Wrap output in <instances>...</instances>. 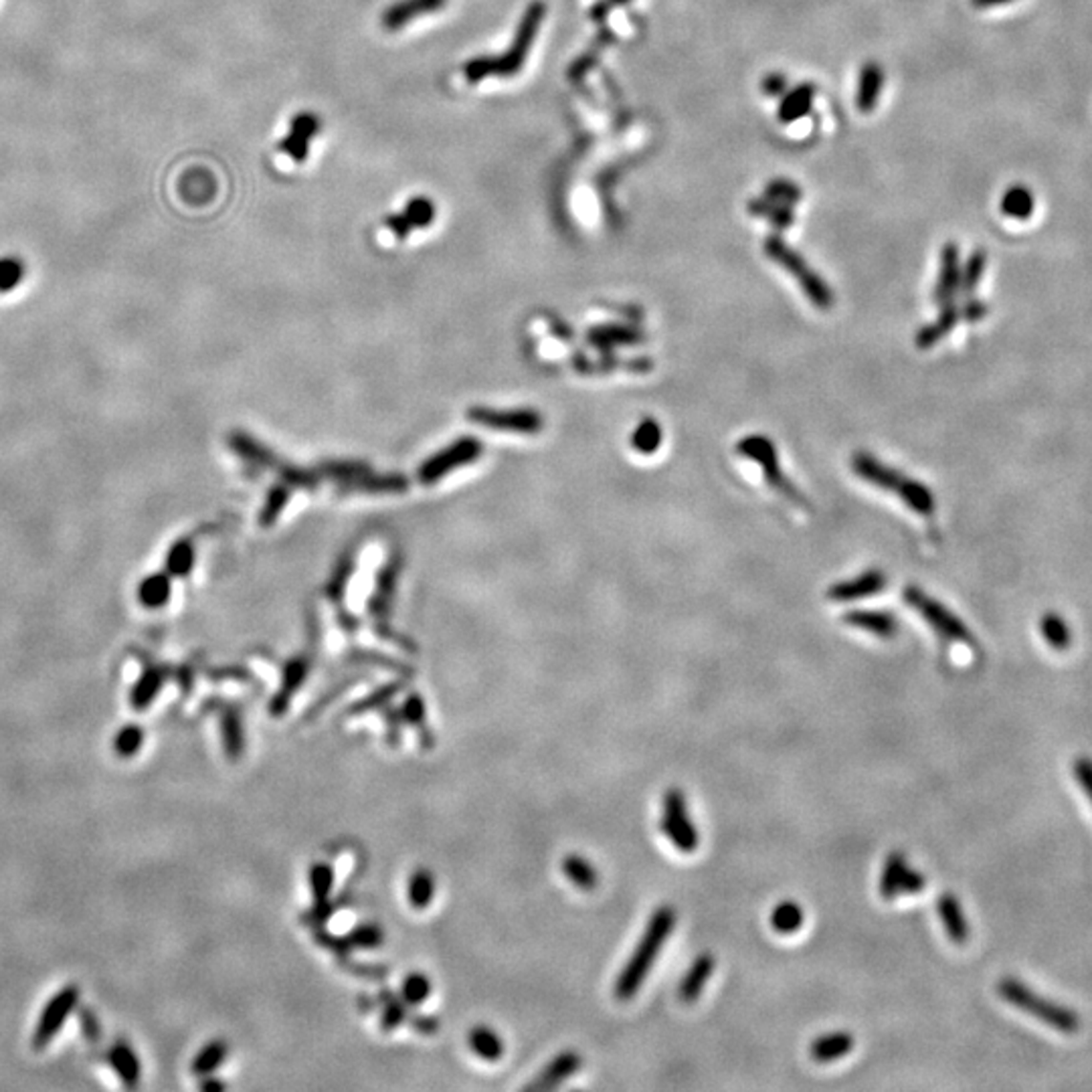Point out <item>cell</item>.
Masks as SVG:
<instances>
[{
	"label": "cell",
	"mask_w": 1092,
	"mask_h": 1092,
	"mask_svg": "<svg viewBox=\"0 0 1092 1092\" xmlns=\"http://www.w3.org/2000/svg\"><path fill=\"white\" fill-rule=\"evenodd\" d=\"M674 925H676V910L672 906L664 905L651 914L636 950H633V955L622 969L618 981H615L613 992L620 1001H627L638 994L647 973L651 972V967H654L662 947L666 945L667 937L672 935Z\"/></svg>",
	"instance_id": "obj_1"
},
{
	"label": "cell",
	"mask_w": 1092,
	"mask_h": 1092,
	"mask_svg": "<svg viewBox=\"0 0 1092 1092\" xmlns=\"http://www.w3.org/2000/svg\"><path fill=\"white\" fill-rule=\"evenodd\" d=\"M544 14H546V7L540 0L536 3H531L526 9V12L522 14V21L516 29V34L513 39V45L508 47V51L504 55H494V57H478V59H471L464 65V77L470 83H478L482 79L488 77H513L516 76V72H520L528 53H531L536 34L540 31V25L544 21Z\"/></svg>",
	"instance_id": "obj_2"
},
{
	"label": "cell",
	"mask_w": 1092,
	"mask_h": 1092,
	"mask_svg": "<svg viewBox=\"0 0 1092 1092\" xmlns=\"http://www.w3.org/2000/svg\"><path fill=\"white\" fill-rule=\"evenodd\" d=\"M852 471L860 480L868 482L878 490L894 491L898 498L908 504L914 513L921 516H930L935 513V498H932V491L925 484L908 478V475L896 471L894 468L885 466L870 453L864 451L854 453Z\"/></svg>",
	"instance_id": "obj_3"
},
{
	"label": "cell",
	"mask_w": 1092,
	"mask_h": 1092,
	"mask_svg": "<svg viewBox=\"0 0 1092 1092\" xmlns=\"http://www.w3.org/2000/svg\"><path fill=\"white\" fill-rule=\"evenodd\" d=\"M763 251L773 263H777V266L783 268L789 275H796L801 292L818 310L834 308L836 299L832 288L827 286V281L809 268L807 261L794 248H789L779 235H769L763 243Z\"/></svg>",
	"instance_id": "obj_4"
},
{
	"label": "cell",
	"mask_w": 1092,
	"mask_h": 1092,
	"mask_svg": "<svg viewBox=\"0 0 1092 1092\" xmlns=\"http://www.w3.org/2000/svg\"><path fill=\"white\" fill-rule=\"evenodd\" d=\"M997 994L1001 999L1012 1003L1014 1008L1024 1010L1026 1014L1042 1019L1044 1024L1052 1026L1062 1034H1077L1081 1028V1019L1074 1014V1010L1060 1006V1003L1044 999L1042 995L1034 994L1028 985L1014 977H1006L997 983Z\"/></svg>",
	"instance_id": "obj_5"
},
{
	"label": "cell",
	"mask_w": 1092,
	"mask_h": 1092,
	"mask_svg": "<svg viewBox=\"0 0 1092 1092\" xmlns=\"http://www.w3.org/2000/svg\"><path fill=\"white\" fill-rule=\"evenodd\" d=\"M736 451L745 457H749V460H753L756 466L763 470L765 482L775 491H777V494H781L789 502H794L805 510L809 508V502L805 500V496L796 488V484H791L787 480V475L783 473L781 464H779V453H777V449H775V446L769 437L749 435L736 444Z\"/></svg>",
	"instance_id": "obj_6"
},
{
	"label": "cell",
	"mask_w": 1092,
	"mask_h": 1092,
	"mask_svg": "<svg viewBox=\"0 0 1092 1092\" xmlns=\"http://www.w3.org/2000/svg\"><path fill=\"white\" fill-rule=\"evenodd\" d=\"M903 599L910 609L917 611L921 618L947 642L965 644L969 647L975 645L973 633L967 629V625L957 618V615L953 611H949L943 603L935 601L932 597H928L919 587H905Z\"/></svg>",
	"instance_id": "obj_7"
},
{
	"label": "cell",
	"mask_w": 1092,
	"mask_h": 1092,
	"mask_svg": "<svg viewBox=\"0 0 1092 1092\" xmlns=\"http://www.w3.org/2000/svg\"><path fill=\"white\" fill-rule=\"evenodd\" d=\"M662 834L674 843V848L682 854H692L698 843V827L692 823L686 796L680 789H667L664 796V816L660 821Z\"/></svg>",
	"instance_id": "obj_8"
},
{
	"label": "cell",
	"mask_w": 1092,
	"mask_h": 1092,
	"mask_svg": "<svg viewBox=\"0 0 1092 1092\" xmlns=\"http://www.w3.org/2000/svg\"><path fill=\"white\" fill-rule=\"evenodd\" d=\"M77 1001H79L77 985H65V988H61L45 1003L37 1021V1028H34V1034L31 1037L33 1050H45L53 1040H55V1036L61 1032L67 1017L76 1012Z\"/></svg>",
	"instance_id": "obj_9"
},
{
	"label": "cell",
	"mask_w": 1092,
	"mask_h": 1092,
	"mask_svg": "<svg viewBox=\"0 0 1092 1092\" xmlns=\"http://www.w3.org/2000/svg\"><path fill=\"white\" fill-rule=\"evenodd\" d=\"M961 286V255L957 243H945L941 250V270L935 286V302L939 306H947L955 302V295Z\"/></svg>",
	"instance_id": "obj_10"
},
{
	"label": "cell",
	"mask_w": 1092,
	"mask_h": 1092,
	"mask_svg": "<svg viewBox=\"0 0 1092 1092\" xmlns=\"http://www.w3.org/2000/svg\"><path fill=\"white\" fill-rule=\"evenodd\" d=\"M885 587H886V575L883 571L872 569V571L862 573L854 579L836 583L834 587H830V591H827V597H830L832 601H838V603H848V601H858V599H866V597L883 593Z\"/></svg>",
	"instance_id": "obj_11"
},
{
	"label": "cell",
	"mask_w": 1092,
	"mask_h": 1092,
	"mask_svg": "<svg viewBox=\"0 0 1092 1092\" xmlns=\"http://www.w3.org/2000/svg\"><path fill=\"white\" fill-rule=\"evenodd\" d=\"M580 1066H583V1059H580L575 1050L560 1052L558 1056H555L549 1064L542 1068V1072L538 1074L536 1081H533L531 1084H526V1090L557 1088L558 1084L569 1081L575 1072H579Z\"/></svg>",
	"instance_id": "obj_12"
},
{
	"label": "cell",
	"mask_w": 1092,
	"mask_h": 1092,
	"mask_svg": "<svg viewBox=\"0 0 1092 1092\" xmlns=\"http://www.w3.org/2000/svg\"><path fill=\"white\" fill-rule=\"evenodd\" d=\"M448 0H399L382 12V27L386 31H399L411 21L431 12L442 11Z\"/></svg>",
	"instance_id": "obj_13"
},
{
	"label": "cell",
	"mask_w": 1092,
	"mask_h": 1092,
	"mask_svg": "<svg viewBox=\"0 0 1092 1092\" xmlns=\"http://www.w3.org/2000/svg\"><path fill=\"white\" fill-rule=\"evenodd\" d=\"M885 90V69L876 61L862 65L856 90V108L860 114H872Z\"/></svg>",
	"instance_id": "obj_14"
},
{
	"label": "cell",
	"mask_w": 1092,
	"mask_h": 1092,
	"mask_svg": "<svg viewBox=\"0 0 1092 1092\" xmlns=\"http://www.w3.org/2000/svg\"><path fill=\"white\" fill-rule=\"evenodd\" d=\"M318 130H320V121L314 114H297L292 120L290 134L286 136L284 142L279 144V148L284 150L290 158H294L295 163H302V161H306L312 138Z\"/></svg>",
	"instance_id": "obj_15"
},
{
	"label": "cell",
	"mask_w": 1092,
	"mask_h": 1092,
	"mask_svg": "<svg viewBox=\"0 0 1092 1092\" xmlns=\"http://www.w3.org/2000/svg\"><path fill=\"white\" fill-rule=\"evenodd\" d=\"M433 217H435V205L426 197H415L409 201L407 207L403 208L401 215L391 217L389 221H386V225L393 229V233L399 239H403V237L409 235L411 229L427 227L433 221Z\"/></svg>",
	"instance_id": "obj_16"
},
{
	"label": "cell",
	"mask_w": 1092,
	"mask_h": 1092,
	"mask_svg": "<svg viewBox=\"0 0 1092 1092\" xmlns=\"http://www.w3.org/2000/svg\"><path fill=\"white\" fill-rule=\"evenodd\" d=\"M816 99V85L814 83H799L794 90H787L781 98L777 120L781 124H794V121L805 118L814 108Z\"/></svg>",
	"instance_id": "obj_17"
},
{
	"label": "cell",
	"mask_w": 1092,
	"mask_h": 1092,
	"mask_svg": "<svg viewBox=\"0 0 1092 1092\" xmlns=\"http://www.w3.org/2000/svg\"><path fill=\"white\" fill-rule=\"evenodd\" d=\"M645 340V334L636 326H622V324H609V326H597L589 332V342L603 352H611L620 346H633Z\"/></svg>",
	"instance_id": "obj_18"
},
{
	"label": "cell",
	"mask_w": 1092,
	"mask_h": 1092,
	"mask_svg": "<svg viewBox=\"0 0 1092 1092\" xmlns=\"http://www.w3.org/2000/svg\"><path fill=\"white\" fill-rule=\"evenodd\" d=\"M841 622H843L845 625L862 629V631H866V633H872V636L885 638V640L894 638L896 631H898V622H896V618H894L892 613H886V611H862V609H856V611H848V613H845Z\"/></svg>",
	"instance_id": "obj_19"
},
{
	"label": "cell",
	"mask_w": 1092,
	"mask_h": 1092,
	"mask_svg": "<svg viewBox=\"0 0 1092 1092\" xmlns=\"http://www.w3.org/2000/svg\"><path fill=\"white\" fill-rule=\"evenodd\" d=\"M714 967H716V961L710 953H702L692 961L690 969L686 972L680 988H678V995L684 1003H692L700 997L704 985L709 983L710 975L714 973Z\"/></svg>",
	"instance_id": "obj_20"
},
{
	"label": "cell",
	"mask_w": 1092,
	"mask_h": 1092,
	"mask_svg": "<svg viewBox=\"0 0 1092 1092\" xmlns=\"http://www.w3.org/2000/svg\"><path fill=\"white\" fill-rule=\"evenodd\" d=\"M937 912L943 921L949 939L957 945H963L969 937V925L965 921V914L957 896L950 892H943L937 901Z\"/></svg>",
	"instance_id": "obj_21"
},
{
	"label": "cell",
	"mask_w": 1092,
	"mask_h": 1092,
	"mask_svg": "<svg viewBox=\"0 0 1092 1092\" xmlns=\"http://www.w3.org/2000/svg\"><path fill=\"white\" fill-rule=\"evenodd\" d=\"M959 320H961V308L955 302L943 306V312H941L939 318L917 332V339H914V342H917V348L928 350L930 346H935L937 342H941L947 337L950 330L957 326Z\"/></svg>",
	"instance_id": "obj_22"
},
{
	"label": "cell",
	"mask_w": 1092,
	"mask_h": 1092,
	"mask_svg": "<svg viewBox=\"0 0 1092 1092\" xmlns=\"http://www.w3.org/2000/svg\"><path fill=\"white\" fill-rule=\"evenodd\" d=\"M468 1044L470 1050L478 1056V1059L486 1060V1062H498L504 1052V1040L500 1037V1034L496 1030H491L490 1026H473L468 1034Z\"/></svg>",
	"instance_id": "obj_23"
},
{
	"label": "cell",
	"mask_w": 1092,
	"mask_h": 1092,
	"mask_svg": "<svg viewBox=\"0 0 1092 1092\" xmlns=\"http://www.w3.org/2000/svg\"><path fill=\"white\" fill-rule=\"evenodd\" d=\"M108 1062L114 1068V1072L118 1074V1079L126 1086L134 1088L140 1082V1074H142V1068H140V1060H138L134 1048L128 1046L126 1042H116L110 1048Z\"/></svg>",
	"instance_id": "obj_24"
},
{
	"label": "cell",
	"mask_w": 1092,
	"mask_h": 1092,
	"mask_svg": "<svg viewBox=\"0 0 1092 1092\" xmlns=\"http://www.w3.org/2000/svg\"><path fill=\"white\" fill-rule=\"evenodd\" d=\"M1034 207L1036 201L1032 190L1024 185H1012L1006 192H1003L999 203L1001 213L1016 221H1028L1034 213Z\"/></svg>",
	"instance_id": "obj_25"
},
{
	"label": "cell",
	"mask_w": 1092,
	"mask_h": 1092,
	"mask_svg": "<svg viewBox=\"0 0 1092 1092\" xmlns=\"http://www.w3.org/2000/svg\"><path fill=\"white\" fill-rule=\"evenodd\" d=\"M164 680L166 672L163 667H148V670H144V674L134 684V690L130 694L132 707L136 710H146L158 696V692L163 690Z\"/></svg>",
	"instance_id": "obj_26"
},
{
	"label": "cell",
	"mask_w": 1092,
	"mask_h": 1092,
	"mask_svg": "<svg viewBox=\"0 0 1092 1092\" xmlns=\"http://www.w3.org/2000/svg\"><path fill=\"white\" fill-rule=\"evenodd\" d=\"M310 886L314 894V912L326 919L330 912V892L334 886V870L330 864L318 862L310 868Z\"/></svg>",
	"instance_id": "obj_27"
},
{
	"label": "cell",
	"mask_w": 1092,
	"mask_h": 1092,
	"mask_svg": "<svg viewBox=\"0 0 1092 1092\" xmlns=\"http://www.w3.org/2000/svg\"><path fill=\"white\" fill-rule=\"evenodd\" d=\"M908 868L906 856L903 852L888 854L883 876H880V894L885 901H896L898 894H903V876Z\"/></svg>",
	"instance_id": "obj_28"
},
{
	"label": "cell",
	"mask_w": 1092,
	"mask_h": 1092,
	"mask_svg": "<svg viewBox=\"0 0 1092 1092\" xmlns=\"http://www.w3.org/2000/svg\"><path fill=\"white\" fill-rule=\"evenodd\" d=\"M560 868H562V874L571 880V885L577 886L579 890L589 892V890H595L599 885V872L595 870L591 862L583 856H579V854L565 856L560 862Z\"/></svg>",
	"instance_id": "obj_29"
},
{
	"label": "cell",
	"mask_w": 1092,
	"mask_h": 1092,
	"mask_svg": "<svg viewBox=\"0 0 1092 1092\" xmlns=\"http://www.w3.org/2000/svg\"><path fill=\"white\" fill-rule=\"evenodd\" d=\"M854 1048V1037L848 1032H834L819 1036L812 1044V1056L818 1062H834Z\"/></svg>",
	"instance_id": "obj_30"
},
{
	"label": "cell",
	"mask_w": 1092,
	"mask_h": 1092,
	"mask_svg": "<svg viewBox=\"0 0 1092 1092\" xmlns=\"http://www.w3.org/2000/svg\"><path fill=\"white\" fill-rule=\"evenodd\" d=\"M221 736H223V749L229 759H239L245 751V732L243 722L237 710L229 709L221 716Z\"/></svg>",
	"instance_id": "obj_31"
},
{
	"label": "cell",
	"mask_w": 1092,
	"mask_h": 1092,
	"mask_svg": "<svg viewBox=\"0 0 1092 1092\" xmlns=\"http://www.w3.org/2000/svg\"><path fill=\"white\" fill-rule=\"evenodd\" d=\"M749 213L769 221L773 227H777L779 231H783V229H787L796 223L794 210H791L787 205H781V203L767 199V197L749 201Z\"/></svg>",
	"instance_id": "obj_32"
},
{
	"label": "cell",
	"mask_w": 1092,
	"mask_h": 1092,
	"mask_svg": "<svg viewBox=\"0 0 1092 1092\" xmlns=\"http://www.w3.org/2000/svg\"><path fill=\"white\" fill-rule=\"evenodd\" d=\"M227 1056H229V1044L225 1040H210L197 1052L195 1059H192L190 1070L192 1074H197V1077L203 1079L210 1077L217 1068L223 1066Z\"/></svg>",
	"instance_id": "obj_33"
},
{
	"label": "cell",
	"mask_w": 1092,
	"mask_h": 1092,
	"mask_svg": "<svg viewBox=\"0 0 1092 1092\" xmlns=\"http://www.w3.org/2000/svg\"><path fill=\"white\" fill-rule=\"evenodd\" d=\"M306 664L302 660H295L286 667V674H284V684H281V692L272 700V714H284L288 709V702L290 698L295 694V690L299 688V684L304 682L306 678Z\"/></svg>",
	"instance_id": "obj_34"
},
{
	"label": "cell",
	"mask_w": 1092,
	"mask_h": 1092,
	"mask_svg": "<svg viewBox=\"0 0 1092 1092\" xmlns=\"http://www.w3.org/2000/svg\"><path fill=\"white\" fill-rule=\"evenodd\" d=\"M407 896H409V905L415 910L427 908L433 903L435 878L427 868H419L411 874L407 885Z\"/></svg>",
	"instance_id": "obj_35"
},
{
	"label": "cell",
	"mask_w": 1092,
	"mask_h": 1092,
	"mask_svg": "<svg viewBox=\"0 0 1092 1092\" xmlns=\"http://www.w3.org/2000/svg\"><path fill=\"white\" fill-rule=\"evenodd\" d=\"M662 439H664V433H662L660 423L654 417H645L640 421V426L636 427V431L631 433L629 442H631V448L636 449L638 453L651 455L660 449Z\"/></svg>",
	"instance_id": "obj_36"
},
{
	"label": "cell",
	"mask_w": 1092,
	"mask_h": 1092,
	"mask_svg": "<svg viewBox=\"0 0 1092 1092\" xmlns=\"http://www.w3.org/2000/svg\"><path fill=\"white\" fill-rule=\"evenodd\" d=\"M803 925V910L797 903L785 901L777 905L771 912V927L779 935H794Z\"/></svg>",
	"instance_id": "obj_37"
},
{
	"label": "cell",
	"mask_w": 1092,
	"mask_h": 1092,
	"mask_svg": "<svg viewBox=\"0 0 1092 1092\" xmlns=\"http://www.w3.org/2000/svg\"><path fill=\"white\" fill-rule=\"evenodd\" d=\"M431 979L423 973V972H411L409 975H404L403 983H401V999L404 1001V1006H421V1003H426L431 995Z\"/></svg>",
	"instance_id": "obj_38"
},
{
	"label": "cell",
	"mask_w": 1092,
	"mask_h": 1092,
	"mask_svg": "<svg viewBox=\"0 0 1092 1092\" xmlns=\"http://www.w3.org/2000/svg\"><path fill=\"white\" fill-rule=\"evenodd\" d=\"M1042 636L1054 649H1066L1072 644V631L1059 613H1046L1040 622Z\"/></svg>",
	"instance_id": "obj_39"
},
{
	"label": "cell",
	"mask_w": 1092,
	"mask_h": 1092,
	"mask_svg": "<svg viewBox=\"0 0 1092 1092\" xmlns=\"http://www.w3.org/2000/svg\"><path fill=\"white\" fill-rule=\"evenodd\" d=\"M985 268H988V253H985L983 250H975L965 261V266H961V286H959V290L965 295L975 294L977 284L985 273Z\"/></svg>",
	"instance_id": "obj_40"
},
{
	"label": "cell",
	"mask_w": 1092,
	"mask_h": 1092,
	"mask_svg": "<svg viewBox=\"0 0 1092 1092\" xmlns=\"http://www.w3.org/2000/svg\"><path fill=\"white\" fill-rule=\"evenodd\" d=\"M344 941L352 949H379L384 943V930L377 923H360L348 932Z\"/></svg>",
	"instance_id": "obj_41"
},
{
	"label": "cell",
	"mask_w": 1092,
	"mask_h": 1092,
	"mask_svg": "<svg viewBox=\"0 0 1092 1092\" xmlns=\"http://www.w3.org/2000/svg\"><path fill=\"white\" fill-rule=\"evenodd\" d=\"M144 738L146 734L138 725H126L124 729L118 731L114 738V751L118 753V756H121V759H130V756H134L140 749H142Z\"/></svg>",
	"instance_id": "obj_42"
},
{
	"label": "cell",
	"mask_w": 1092,
	"mask_h": 1092,
	"mask_svg": "<svg viewBox=\"0 0 1092 1092\" xmlns=\"http://www.w3.org/2000/svg\"><path fill=\"white\" fill-rule=\"evenodd\" d=\"M765 197L777 201L781 205L794 207L803 199V190L799 188L797 183L789 181V179H773L765 186Z\"/></svg>",
	"instance_id": "obj_43"
},
{
	"label": "cell",
	"mask_w": 1092,
	"mask_h": 1092,
	"mask_svg": "<svg viewBox=\"0 0 1092 1092\" xmlns=\"http://www.w3.org/2000/svg\"><path fill=\"white\" fill-rule=\"evenodd\" d=\"M168 599V583L163 577H150L146 579L142 587H140V601L150 609H158L166 603Z\"/></svg>",
	"instance_id": "obj_44"
},
{
	"label": "cell",
	"mask_w": 1092,
	"mask_h": 1092,
	"mask_svg": "<svg viewBox=\"0 0 1092 1092\" xmlns=\"http://www.w3.org/2000/svg\"><path fill=\"white\" fill-rule=\"evenodd\" d=\"M404 1016H407V1012H404V1001L391 997L389 1001L384 1003V1010H382V1017H381L382 1030H384V1032L395 1030L397 1026L403 1024Z\"/></svg>",
	"instance_id": "obj_45"
},
{
	"label": "cell",
	"mask_w": 1092,
	"mask_h": 1092,
	"mask_svg": "<svg viewBox=\"0 0 1092 1092\" xmlns=\"http://www.w3.org/2000/svg\"><path fill=\"white\" fill-rule=\"evenodd\" d=\"M403 718L413 727H423V722H426V700L419 694H411L403 702Z\"/></svg>",
	"instance_id": "obj_46"
},
{
	"label": "cell",
	"mask_w": 1092,
	"mask_h": 1092,
	"mask_svg": "<svg viewBox=\"0 0 1092 1092\" xmlns=\"http://www.w3.org/2000/svg\"><path fill=\"white\" fill-rule=\"evenodd\" d=\"M79 1024H81V1032L90 1042H96L101 1037V1024H99V1017L90 1010V1008H81L79 1010Z\"/></svg>",
	"instance_id": "obj_47"
},
{
	"label": "cell",
	"mask_w": 1092,
	"mask_h": 1092,
	"mask_svg": "<svg viewBox=\"0 0 1092 1092\" xmlns=\"http://www.w3.org/2000/svg\"><path fill=\"white\" fill-rule=\"evenodd\" d=\"M23 275V266L19 261L9 259L0 263V290H9L19 284Z\"/></svg>",
	"instance_id": "obj_48"
},
{
	"label": "cell",
	"mask_w": 1092,
	"mask_h": 1092,
	"mask_svg": "<svg viewBox=\"0 0 1092 1092\" xmlns=\"http://www.w3.org/2000/svg\"><path fill=\"white\" fill-rule=\"evenodd\" d=\"M761 90H763V94L769 96V98H783L785 92L789 90V87H787V77H785L783 74H779V72H773V74H769V76L763 77Z\"/></svg>",
	"instance_id": "obj_49"
},
{
	"label": "cell",
	"mask_w": 1092,
	"mask_h": 1092,
	"mask_svg": "<svg viewBox=\"0 0 1092 1092\" xmlns=\"http://www.w3.org/2000/svg\"><path fill=\"white\" fill-rule=\"evenodd\" d=\"M988 314H990V306L979 302V299H975V297L967 299V302L961 306V318H965L967 322H979Z\"/></svg>",
	"instance_id": "obj_50"
},
{
	"label": "cell",
	"mask_w": 1092,
	"mask_h": 1092,
	"mask_svg": "<svg viewBox=\"0 0 1092 1092\" xmlns=\"http://www.w3.org/2000/svg\"><path fill=\"white\" fill-rule=\"evenodd\" d=\"M397 690H399V688H397V684H393V686H384V688H382L381 692H377V694H371V696H368V698H364V700L359 704V707L352 709V712H364V710H371V709L379 707V704H382L384 700H389L391 696H395V694H397Z\"/></svg>",
	"instance_id": "obj_51"
},
{
	"label": "cell",
	"mask_w": 1092,
	"mask_h": 1092,
	"mask_svg": "<svg viewBox=\"0 0 1092 1092\" xmlns=\"http://www.w3.org/2000/svg\"><path fill=\"white\" fill-rule=\"evenodd\" d=\"M1074 775H1077V779L1082 787L1084 794L1088 796V799L1092 801V761L1090 759H1079L1074 763Z\"/></svg>",
	"instance_id": "obj_52"
},
{
	"label": "cell",
	"mask_w": 1092,
	"mask_h": 1092,
	"mask_svg": "<svg viewBox=\"0 0 1092 1092\" xmlns=\"http://www.w3.org/2000/svg\"><path fill=\"white\" fill-rule=\"evenodd\" d=\"M925 886H927V878H925L921 872L912 870V868L908 866L906 872H905V876H903V892H906V894H917V892L925 890Z\"/></svg>",
	"instance_id": "obj_53"
},
{
	"label": "cell",
	"mask_w": 1092,
	"mask_h": 1092,
	"mask_svg": "<svg viewBox=\"0 0 1092 1092\" xmlns=\"http://www.w3.org/2000/svg\"><path fill=\"white\" fill-rule=\"evenodd\" d=\"M199 1088L205 1092H221V1090H225V1082H221L213 1077H205V1081L199 1084Z\"/></svg>",
	"instance_id": "obj_54"
},
{
	"label": "cell",
	"mask_w": 1092,
	"mask_h": 1092,
	"mask_svg": "<svg viewBox=\"0 0 1092 1092\" xmlns=\"http://www.w3.org/2000/svg\"><path fill=\"white\" fill-rule=\"evenodd\" d=\"M1008 3H1012V0H972V5L977 11H988V9L1001 7V5H1008Z\"/></svg>",
	"instance_id": "obj_55"
},
{
	"label": "cell",
	"mask_w": 1092,
	"mask_h": 1092,
	"mask_svg": "<svg viewBox=\"0 0 1092 1092\" xmlns=\"http://www.w3.org/2000/svg\"><path fill=\"white\" fill-rule=\"evenodd\" d=\"M629 0H609V5H625Z\"/></svg>",
	"instance_id": "obj_56"
}]
</instances>
